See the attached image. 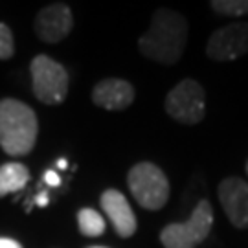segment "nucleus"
I'll return each mask as SVG.
<instances>
[{"label": "nucleus", "instance_id": "f257e3e1", "mask_svg": "<svg viewBox=\"0 0 248 248\" xmlns=\"http://www.w3.org/2000/svg\"><path fill=\"white\" fill-rule=\"evenodd\" d=\"M187 43V20L178 11L160 8L151 18L149 30L138 39L143 57L160 64H175Z\"/></svg>", "mask_w": 248, "mask_h": 248}, {"label": "nucleus", "instance_id": "f03ea898", "mask_svg": "<svg viewBox=\"0 0 248 248\" xmlns=\"http://www.w3.org/2000/svg\"><path fill=\"white\" fill-rule=\"evenodd\" d=\"M39 122L31 107L18 99L0 101V147L11 156H24L35 147Z\"/></svg>", "mask_w": 248, "mask_h": 248}, {"label": "nucleus", "instance_id": "7ed1b4c3", "mask_svg": "<svg viewBox=\"0 0 248 248\" xmlns=\"http://www.w3.org/2000/svg\"><path fill=\"white\" fill-rule=\"evenodd\" d=\"M127 186L136 202L151 212L162 210L169 199L168 177L158 166L151 162H140L131 168L127 175Z\"/></svg>", "mask_w": 248, "mask_h": 248}, {"label": "nucleus", "instance_id": "20e7f679", "mask_svg": "<svg viewBox=\"0 0 248 248\" xmlns=\"http://www.w3.org/2000/svg\"><path fill=\"white\" fill-rule=\"evenodd\" d=\"M212 226L213 208L202 199L186 222H173L160 232V241L166 248H197L210 235Z\"/></svg>", "mask_w": 248, "mask_h": 248}, {"label": "nucleus", "instance_id": "39448f33", "mask_svg": "<svg viewBox=\"0 0 248 248\" xmlns=\"http://www.w3.org/2000/svg\"><path fill=\"white\" fill-rule=\"evenodd\" d=\"M33 94L45 105H59L68 94V72L48 55H37L30 64Z\"/></svg>", "mask_w": 248, "mask_h": 248}, {"label": "nucleus", "instance_id": "423d86ee", "mask_svg": "<svg viewBox=\"0 0 248 248\" xmlns=\"http://www.w3.org/2000/svg\"><path fill=\"white\" fill-rule=\"evenodd\" d=\"M166 112L175 122L184 125H197L206 114L204 89L195 79H182L166 98Z\"/></svg>", "mask_w": 248, "mask_h": 248}, {"label": "nucleus", "instance_id": "0eeeda50", "mask_svg": "<svg viewBox=\"0 0 248 248\" xmlns=\"http://www.w3.org/2000/svg\"><path fill=\"white\" fill-rule=\"evenodd\" d=\"M206 53L213 61H233L248 53V22H232L213 31Z\"/></svg>", "mask_w": 248, "mask_h": 248}, {"label": "nucleus", "instance_id": "6e6552de", "mask_svg": "<svg viewBox=\"0 0 248 248\" xmlns=\"http://www.w3.org/2000/svg\"><path fill=\"white\" fill-rule=\"evenodd\" d=\"M72 28H74L72 9L62 2H55V4L46 6L35 17L37 37L48 45H55V43L62 41L64 37H68Z\"/></svg>", "mask_w": 248, "mask_h": 248}, {"label": "nucleus", "instance_id": "1a4fd4ad", "mask_svg": "<svg viewBox=\"0 0 248 248\" xmlns=\"http://www.w3.org/2000/svg\"><path fill=\"white\" fill-rule=\"evenodd\" d=\"M217 195L221 201L222 208L226 217L230 219V222L239 228L245 230L248 228V184L245 180H241L237 177H228L224 178L219 189H217Z\"/></svg>", "mask_w": 248, "mask_h": 248}, {"label": "nucleus", "instance_id": "9d476101", "mask_svg": "<svg viewBox=\"0 0 248 248\" xmlns=\"http://www.w3.org/2000/svg\"><path fill=\"white\" fill-rule=\"evenodd\" d=\"M101 208L107 213V217L110 219L114 226L116 233L120 237H131L136 232V217L131 206L127 202L124 193H120L118 189H107L101 195Z\"/></svg>", "mask_w": 248, "mask_h": 248}, {"label": "nucleus", "instance_id": "9b49d317", "mask_svg": "<svg viewBox=\"0 0 248 248\" xmlns=\"http://www.w3.org/2000/svg\"><path fill=\"white\" fill-rule=\"evenodd\" d=\"M92 101L107 110H125L133 105L134 89L129 81L110 78L99 81L92 90Z\"/></svg>", "mask_w": 248, "mask_h": 248}, {"label": "nucleus", "instance_id": "f8f14e48", "mask_svg": "<svg viewBox=\"0 0 248 248\" xmlns=\"http://www.w3.org/2000/svg\"><path fill=\"white\" fill-rule=\"evenodd\" d=\"M30 180V171L24 164L9 162L0 166V197L20 191Z\"/></svg>", "mask_w": 248, "mask_h": 248}, {"label": "nucleus", "instance_id": "ddd939ff", "mask_svg": "<svg viewBox=\"0 0 248 248\" xmlns=\"http://www.w3.org/2000/svg\"><path fill=\"white\" fill-rule=\"evenodd\" d=\"M78 224L79 232L87 237H99L105 232V221L96 210L92 208H83L78 213Z\"/></svg>", "mask_w": 248, "mask_h": 248}, {"label": "nucleus", "instance_id": "4468645a", "mask_svg": "<svg viewBox=\"0 0 248 248\" xmlns=\"http://www.w3.org/2000/svg\"><path fill=\"white\" fill-rule=\"evenodd\" d=\"M210 6L213 8V11L226 17L248 15V0H213Z\"/></svg>", "mask_w": 248, "mask_h": 248}, {"label": "nucleus", "instance_id": "2eb2a0df", "mask_svg": "<svg viewBox=\"0 0 248 248\" xmlns=\"http://www.w3.org/2000/svg\"><path fill=\"white\" fill-rule=\"evenodd\" d=\"M15 53L13 33L4 22H0V59H9Z\"/></svg>", "mask_w": 248, "mask_h": 248}, {"label": "nucleus", "instance_id": "dca6fc26", "mask_svg": "<svg viewBox=\"0 0 248 248\" xmlns=\"http://www.w3.org/2000/svg\"><path fill=\"white\" fill-rule=\"evenodd\" d=\"M45 180L48 186H59V184H61V178H59V175H57L55 171H46Z\"/></svg>", "mask_w": 248, "mask_h": 248}, {"label": "nucleus", "instance_id": "f3484780", "mask_svg": "<svg viewBox=\"0 0 248 248\" xmlns=\"http://www.w3.org/2000/svg\"><path fill=\"white\" fill-rule=\"evenodd\" d=\"M0 248H22L17 241L9 239V237H0Z\"/></svg>", "mask_w": 248, "mask_h": 248}, {"label": "nucleus", "instance_id": "a211bd4d", "mask_svg": "<svg viewBox=\"0 0 248 248\" xmlns=\"http://www.w3.org/2000/svg\"><path fill=\"white\" fill-rule=\"evenodd\" d=\"M35 202L39 204V206H46V204H48V195H46V193H41V195L35 199Z\"/></svg>", "mask_w": 248, "mask_h": 248}, {"label": "nucleus", "instance_id": "6ab92c4d", "mask_svg": "<svg viewBox=\"0 0 248 248\" xmlns=\"http://www.w3.org/2000/svg\"><path fill=\"white\" fill-rule=\"evenodd\" d=\"M57 168H59V169H64V168H66V160H64V158L59 160V162H57Z\"/></svg>", "mask_w": 248, "mask_h": 248}, {"label": "nucleus", "instance_id": "aec40b11", "mask_svg": "<svg viewBox=\"0 0 248 248\" xmlns=\"http://www.w3.org/2000/svg\"><path fill=\"white\" fill-rule=\"evenodd\" d=\"M89 248H105V247H89Z\"/></svg>", "mask_w": 248, "mask_h": 248}, {"label": "nucleus", "instance_id": "412c9836", "mask_svg": "<svg viewBox=\"0 0 248 248\" xmlns=\"http://www.w3.org/2000/svg\"><path fill=\"white\" fill-rule=\"evenodd\" d=\"M247 171H248V164H247Z\"/></svg>", "mask_w": 248, "mask_h": 248}]
</instances>
